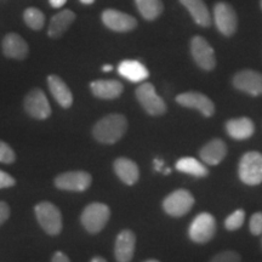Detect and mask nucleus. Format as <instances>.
Returning a JSON list of instances; mask_svg holds the SVG:
<instances>
[{
  "instance_id": "nucleus-1",
  "label": "nucleus",
  "mask_w": 262,
  "mask_h": 262,
  "mask_svg": "<svg viewBox=\"0 0 262 262\" xmlns=\"http://www.w3.org/2000/svg\"><path fill=\"white\" fill-rule=\"evenodd\" d=\"M127 120L122 114H108L93 127L94 139L103 145H113L126 133Z\"/></svg>"
},
{
  "instance_id": "nucleus-2",
  "label": "nucleus",
  "mask_w": 262,
  "mask_h": 262,
  "mask_svg": "<svg viewBox=\"0 0 262 262\" xmlns=\"http://www.w3.org/2000/svg\"><path fill=\"white\" fill-rule=\"evenodd\" d=\"M37 221L45 233L49 235H58L61 233L63 222H62L61 211L56 205L50 202H41L34 206Z\"/></svg>"
},
{
  "instance_id": "nucleus-3",
  "label": "nucleus",
  "mask_w": 262,
  "mask_h": 262,
  "mask_svg": "<svg viewBox=\"0 0 262 262\" xmlns=\"http://www.w3.org/2000/svg\"><path fill=\"white\" fill-rule=\"evenodd\" d=\"M111 210L108 205L102 203H91L84 208L80 215V222L83 227L90 234L101 232L110 220Z\"/></svg>"
},
{
  "instance_id": "nucleus-4",
  "label": "nucleus",
  "mask_w": 262,
  "mask_h": 262,
  "mask_svg": "<svg viewBox=\"0 0 262 262\" xmlns=\"http://www.w3.org/2000/svg\"><path fill=\"white\" fill-rule=\"evenodd\" d=\"M239 179L248 186H257L262 182V155L248 152L242 157L238 168Z\"/></svg>"
},
{
  "instance_id": "nucleus-5",
  "label": "nucleus",
  "mask_w": 262,
  "mask_h": 262,
  "mask_svg": "<svg viewBox=\"0 0 262 262\" xmlns=\"http://www.w3.org/2000/svg\"><path fill=\"white\" fill-rule=\"evenodd\" d=\"M136 98L141 107L149 116H162L166 112V104L162 97L157 94L156 88L150 83L141 84L136 89Z\"/></svg>"
},
{
  "instance_id": "nucleus-6",
  "label": "nucleus",
  "mask_w": 262,
  "mask_h": 262,
  "mask_svg": "<svg viewBox=\"0 0 262 262\" xmlns=\"http://www.w3.org/2000/svg\"><path fill=\"white\" fill-rule=\"evenodd\" d=\"M194 205V196L186 189H178L170 193L163 201V209L172 217H181L188 214Z\"/></svg>"
},
{
  "instance_id": "nucleus-7",
  "label": "nucleus",
  "mask_w": 262,
  "mask_h": 262,
  "mask_svg": "<svg viewBox=\"0 0 262 262\" xmlns=\"http://www.w3.org/2000/svg\"><path fill=\"white\" fill-rule=\"evenodd\" d=\"M216 232V221L214 216L209 212H202L196 215L189 226L188 234L191 241L198 244H205L210 242Z\"/></svg>"
},
{
  "instance_id": "nucleus-8",
  "label": "nucleus",
  "mask_w": 262,
  "mask_h": 262,
  "mask_svg": "<svg viewBox=\"0 0 262 262\" xmlns=\"http://www.w3.org/2000/svg\"><path fill=\"white\" fill-rule=\"evenodd\" d=\"M93 178L89 172L77 170L67 171L57 175L54 180L55 186L61 191L67 192H84L91 186Z\"/></svg>"
},
{
  "instance_id": "nucleus-9",
  "label": "nucleus",
  "mask_w": 262,
  "mask_h": 262,
  "mask_svg": "<svg viewBox=\"0 0 262 262\" xmlns=\"http://www.w3.org/2000/svg\"><path fill=\"white\" fill-rule=\"evenodd\" d=\"M24 106L29 117L38 120H45L51 116V107L49 100L41 89H33L26 95Z\"/></svg>"
},
{
  "instance_id": "nucleus-10",
  "label": "nucleus",
  "mask_w": 262,
  "mask_h": 262,
  "mask_svg": "<svg viewBox=\"0 0 262 262\" xmlns=\"http://www.w3.org/2000/svg\"><path fill=\"white\" fill-rule=\"evenodd\" d=\"M101 18H102V24L113 32L126 33L137 27L135 17L116 9H106L101 15Z\"/></svg>"
},
{
  "instance_id": "nucleus-11",
  "label": "nucleus",
  "mask_w": 262,
  "mask_h": 262,
  "mask_svg": "<svg viewBox=\"0 0 262 262\" xmlns=\"http://www.w3.org/2000/svg\"><path fill=\"white\" fill-rule=\"evenodd\" d=\"M191 54L195 63L204 71L214 70L216 58L214 49L202 37H194L191 41Z\"/></svg>"
},
{
  "instance_id": "nucleus-12",
  "label": "nucleus",
  "mask_w": 262,
  "mask_h": 262,
  "mask_svg": "<svg viewBox=\"0 0 262 262\" xmlns=\"http://www.w3.org/2000/svg\"><path fill=\"white\" fill-rule=\"evenodd\" d=\"M176 102L183 107L199 111L204 117H211L215 113L214 102L206 95L201 93L189 91V93L180 94L176 97Z\"/></svg>"
},
{
  "instance_id": "nucleus-13",
  "label": "nucleus",
  "mask_w": 262,
  "mask_h": 262,
  "mask_svg": "<svg viewBox=\"0 0 262 262\" xmlns=\"http://www.w3.org/2000/svg\"><path fill=\"white\" fill-rule=\"evenodd\" d=\"M214 21L216 27L224 35L234 34L237 29V15L231 5L219 3L214 9Z\"/></svg>"
},
{
  "instance_id": "nucleus-14",
  "label": "nucleus",
  "mask_w": 262,
  "mask_h": 262,
  "mask_svg": "<svg viewBox=\"0 0 262 262\" xmlns=\"http://www.w3.org/2000/svg\"><path fill=\"white\" fill-rule=\"evenodd\" d=\"M233 85L251 96L262 95V74L255 71H242L234 75Z\"/></svg>"
},
{
  "instance_id": "nucleus-15",
  "label": "nucleus",
  "mask_w": 262,
  "mask_h": 262,
  "mask_svg": "<svg viewBox=\"0 0 262 262\" xmlns=\"http://www.w3.org/2000/svg\"><path fill=\"white\" fill-rule=\"evenodd\" d=\"M136 235L130 229H124L117 235L114 243V257L117 262H131L135 254Z\"/></svg>"
},
{
  "instance_id": "nucleus-16",
  "label": "nucleus",
  "mask_w": 262,
  "mask_h": 262,
  "mask_svg": "<svg viewBox=\"0 0 262 262\" xmlns=\"http://www.w3.org/2000/svg\"><path fill=\"white\" fill-rule=\"evenodd\" d=\"M3 54L8 58L22 61L28 56L29 48L27 41L16 33L6 34L2 42Z\"/></svg>"
},
{
  "instance_id": "nucleus-17",
  "label": "nucleus",
  "mask_w": 262,
  "mask_h": 262,
  "mask_svg": "<svg viewBox=\"0 0 262 262\" xmlns=\"http://www.w3.org/2000/svg\"><path fill=\"white\" fill-rule=\"evenodd\" d=\"M49 90L55 98V101L60 104L62 108L67 110L73 104V94L68 88V85L61 79L58 75L51 74L48 77Z\"/></svg>"
},
{
  "instance_id": "nucleus-18",
  "label": "nucleus",
  "mask_w": 262,
  "mask_h": 262,
  "mask_svg": "<svg viewBox=\"0 0 262 262\" xmlns=\"http://www.w3.org/2000/svg\"><path fill=\"white\" fill-rule=\"evenodd\" d=\"M113 169L120 181L127 186H133L139 181L140 170L137 164L125 157L117 158L113 163Z\"/></svg>"
},
{
  "instance_id": "nucleus-19",
  "label": "nucleus",
  "mask_w": 262,
  "mask_h": 262,
  "mask_svg": "<svg viewBox=\"0 0 262 262\" xmlns=\"http://www.w3.org/2000/svg\"><path fill=\"white\" fill-rule=\"evenodd\" d=\"M90 90L94 96L101 98V100H114L123 94L124 86L118 80L101 79L91 81Z\"/></svg>"
},
{
  "instance_id": "nucleus-20",
  "label": "nucleus",
  "mask_w": 262,
  "mask_h": 262,
  "mask_svg": "<svg viewBox=\"0 0 262 262\" xmlns=\"http://www.w3.org/2000/svg\"><path fill=\"white\" fill-rule=\"evenodd\" d=\"M75 19V14L72 10L66 9L57 12L51 17L50 25L48 28V35L52 39H58L64 34L73 25Z\"/></svg>"
},
{
  "instance_id": "nucleus-21",
  "label": "nucleus",
  "mask_w": 262,
  "mask_h": 262,
  "mask_svg": "<svg viewBox=\"0 0 262 262\" xmlns=\"http://www.w3.org/2000/svg\"><path fill=\"white\" fill-rule=\"evenodd\" d=\"M118 73L131 83H141L148 78V70L136 60H124L118 66Z\"/></svg>"
},
{
  "instance_id": "nucleus-22",
  "label": "nucleus",
  "mask_w": 262,
  "mask_h": 262,
  "mask_svg": "<svg viewBox=\"0 0 262 262\" xmlns=\"http://www.w3.org/2000/svg\"><path fill=\"white\" fill-rule=\"evenodd\" d=\"M201 158L208 165H217L225 159L227 155V146L220 139H214L209 141L201 149Z\"/></svg>"
},
{
  "instance_id": "nucleus-23",
  "label": "nucleus",
  "mask_w": 262,
  "mask_h": 262,
  "mask_svg": "<svg viewBox=\"0 0 262 262\" xmlns=\"http://www.w3.org/2000/svg\"><path fill=\"white\" fill-rule=\"evenodd\" d=\"M226 130L232 139L247 140L255 133V125L249 118H237L226 123Z\"/></svg>"
},
{
  "instance_id": "nucleus-24",
  "label": "nucleus",
  "mask_w": 262,
  "mask_h": 262,
  "mask_svg": "<svg viewBox=\"0 0 262 262\" xmlns=\"http://www.w3.org/2000/svg\"><path fill=\"white\" fill-rule=\"evenodd\" d=\"M180 3L188 10L192 18L199 26L209 27L211 25V15L203 0H180Z\"/></svg>"
},
{
  "instance_id": "nucleus-25",
  "label": "nucleus",
  "mask_w": 262,
  "mask_h": 262,
  "mask_svg": "<svg viewBox=\"0 0 262 262\" xmlns=\"http://www.w3.org/2000/svg\"><path fill=\"white\" fill-rule=\"evenodd\" d=\"M176 169L180 172L195 176V178H204L208 175V169L205 168V165H203L199 160L192 158V157H183L179 159L176 163Z\"/></svg>"
},
{
  "instance_id": "nucleus-26",
  "label": "nucleus",
  "mask_w": 262,
  "mask_h": 262,
  "mask_svg": "<svg viewBox=\"0 0 262 262\" xmlns=\"http://www.w3.org/2000/svg\"><path fill=\"white\" fill-rule=\"evenodd\" d=\"M137 10L147 21H153L163 12L162 0H135Z\"/></svg>"
},
{
  "instance_id": "nucleus-27",
  "label": "nucleus",
  "mask_w": 262,
  "mask_h": 262,
  "mask_svg": "<svg viewBox=\"0 0 262 262\" xmlns=\"http://www.w3.org/2000/svg\"><path fill=\"white\" fill-rule=\"evenodd\" d=\"M24 21L27 27L33 31H41L45 25V16L41 10L37 8H28L24 12Z\"/></svg>"
},
{
  "instance_id": "nucleus-28",
  "label": "nucleus",
  "mask_w": 262,
  "mask_h": 262,
  "mask_svg": "<svg viewBox=\"0 0 262 262\" xmlns=\"http://www.w3.org/2000/svg\"><path fill=\"white\" fill-rule=\"evenodd\" d=\"M245 220V211L239 210L234 211L233 214H231L226 219L225 221V227L228 229V231H235V229H239L243 226Z\"/></svg>"
},
{
  "instance_id": "nucleus-29",
  "label": "nucleus",
  "mask_w": 262,
  "mask_h": 262,
  "mask_svg": "<svg viewBox=\"0 0 262 262\" xmlns=\"http://www.w3.org/2000/svg\"><path fill=\"white\" fill-rule=\"evenodd\" d=\"M16 160V155L14 149L8 143L0 140V163L12 164Z\"/></svg>"
},
{
  "instance_id": "nucleus-30",
  "label": "nucleus",
  "mask_w": 262,
  "mask_h": 262,
  "mask_svg": "<svg viewBox=\"0 0 262 262\" xmlns=\"http://www.w3.org/2000/svg\"><path fill=\"white\" fill-rule=\"evenodd\" d=\"M242 257L241 255L235 251H222V253L216 254L214 257L211 258L210 262H241Z\"/></svg>"
},
{
  "instance_id": "nucleus-31",
  "label": "nucleus",
  "mask_w": 262,
  "mask_h": 262,
  "mask_svg": "<svg viewBox=\"0 0 262 262\" xmlns=\"http://www.w3.org/2000/svg\"><path fill=\"white\" fill-rule=\"evenodd\" d=\"M249 229L254 235L262 234V212H256L249 221Z\"/></svg>"
},
{
  "instance_id": "nucleus-32",
  "label": "nucleus",
  "mask_w": 262,
  "mask_h": 262,
  "mask_svg": "<svg viewBox=\"0 0 262 262\" xmlns=\"http://www.w3.org/2000/svg\"><path fill=\"white\" fill-rule=\"evenodd\" d=\"M15 185H16V180L12 178L10 173L0 170V189L14 187Z\"/></svg>"
},
{
  "instance_id": "nucleus-33",
  "label": "nucleus",
  "mask_w": 262,
  "mask_h": 262,
  "mask_svg": "<svg viewBox=\"0 0 262 262\" xmlns=\"http://www.w3.org/2000/svg\"><path fill=\"white\" fill-rule=\"evenodd\" d=\"M10 216V208L5 202H0V226L8 221Z\"/></svg>"
},
{
  "instance_id": "nucleus-34",
  "label": "nucleus",
  "mask_w": 262,
  "mask_h": 262,
  "mask_svg": "<svg viewBox=\"0 0 262 262\" xmlns=\"http://www.w3.org/2000/svg\"><path fill=\"white\" fill-rule=\"evenodd\" d=\"M51 262H71V260L64 253H62V251H56V253L52 255Z\"/></svg>"
},
{
  "instance_id": "nucleus-35",
  "label": "nucleus",
  "mask_w": 262,
  "mask_h": 262,
  "mask_svg": "<svg viewBox=\"0 0 262 262\" xmlns=\"http://www.w3.org/2000/svg\"><path fill=\"white\" fill-rule=\"evenodd\" d=\"M66 3H67V0H49V4H50L54 9L63 8Z\"/></svg>"
},
{
  "instance_id": "nucleus-36",
  "label": "nucleus",
  "mask_w": 262,
  "mask_h": 262,
  "mask_svg": "<svg viewBox=\"0 0 262 262\" xmlns=\"http://www.w3.org/2000/svg\"><path fill=\"white\" fill-rule=\"evenodd\" d=\"M163 166H164L163 160L155 159V168H156L157 171H163Z\"/></svg>"
},
{
  "instance_id": "nucleus-37",
  "label": "nucleus",
  "mask_w": 262,
  "mask_h": 262,
  "mask_svg": "<svg viewBox=\"0 0 262 262\" xmlns=\"http://www.w3.org/2000/svg\"><path fill=\"white\" fill-rule=\"evenodd\" d=\"M90 262H107V261L104 260L103 257H101V256H95V257L91 258Z\"/></svg>"
},
{
  "instance_id": "nucleus-38",
  "label": "nucleus",
  "mask_w": 262,
  "mask_h": 262,
  "mask_svg": "<svg viewBox=\"0 0 262 262\" xmlns=\"http://www.w3.org/2000/svg\"><path fill=\"white\" fill-rule=\"evenodd\" d=\"M112 70H113V67L111 64H104L103 67H102V71L103 72H111Z\"/></svg>"
},
{
  "instance_id": "nucleus-39",
  "label": "nucleus",
  "mask_w": 262,
  "mask_h": 262,
  "mask_svg": "<svg viewBox=\"0 0 262 262\" xmlns=\"http://www.w3.org/2000/svg\"><path fill=\"white\" fill-rule=\"evenodd\" d=\"M79 2L84 5H91V4H94L95 0H79Z\"/></svg>"
},
{
  "instance_id": "nucleus-40",
  "label": "nucleus",
  "mask_w": 262,
  "mask_h": 262,
  "mask_svg": "<svg viewBox=\"0 0 262 262\" xmlns=\"http://www.w3.org/2000/svg\"><path fill=\"white\" fill-rule=\"evenodd\" d=\"M145 262H160V261H158V260H147Z\"/></svg>"
},
{
  "instance_id": "nucleus-41",
  "label": "nucleus",
  "mask_w": 262,
  "mask_h": 262,
  "mask_svg": "<svg viewBox=\"0 0 262 262\" xmlns=\"http://www.w3.org/2000/svg\"><path fill=\"white\" fill-rule=\"evenodd\" d=\"M261 8H262V0H261Z\"/></svg>"
}]
</instances>
